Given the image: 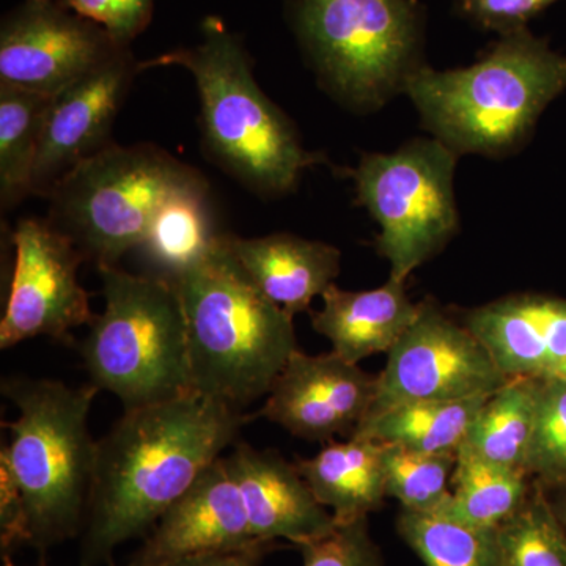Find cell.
Returning <instances> with one entry per match:
<instances>
[{"mask_svg":"<svg viewBox=\"0 0 566 566\" xmlns=\"http://www.w3.org/2000/svg\"><path fill=\"white\" fill-rule=\"evenodd\" d=\"M458 156L441 140L416 139L389 155H364L349 172L357 203L381 227L376 251L390 263V279L406 282L455 237Z\"/></svg>","mask_w":566,"mask_h":566,"instance_id":"cell-9","label":"cell"},{"mask_svg":"<svg viewBox=\"0 0 566 566\" xmlns=\"http://www.w3.org/2000/svg\"><path fill=\"white\" fill-rule=\"evenodd\" d=\"M542 382L534 378L506 379L480 408L463 446L491 463L526 471Z\"/></svg>","mask_w":566,"mask_h":566,"instance_id":"cell-24","label":"cell"},{"mask_svg":"<svg viewBox=\"0 0 566 566\" xmlns=\"http://www.w3.org/2000/svg\"><path fill=\"white\" fill-rule=\"evenodd\" d=\"M230 245L256 289L292 316L308 311L312 301L323 296L340 273V251L322 241L289 233L263 238L230 234Z\"/></svg>","mask_w":566,"mask_h":566,"instance_id":"cell-18","label":"cell"},{"mask_svg":"<svg viewBox=\"0 0 566 566\" xmlns=\"http://www.w3.org/2000/svg\"><path fill=\"white\" fill-rule=\"evenodd\" d=\"M252 419L193 390L125 409L96 446L81 566H115L117 546L150 534Z\"/></svg>","mask_w":566,"mask_h":566,"instance_id":"cell-1","label":"cell"},{"mask_svg":"<svg viewBox=\"0 0 566 566\" xmlns=\"http://www.w3.org/2000/svg\"><path fill=\"white\" fill-rule=\"evenodd\" d=\"M253 542L259 539L252 536L243 497L221 457L159 517L128 566H164Z\"/></svg>","mask_w":566,"mask_h":566,"instance_id":"cell-15","label":"cell"},{"mask_svg":"<svg viewBox=\"0 0 566 566\" xmlns=\"http://www.w3.org/2000/svg\"><path fill=\"white\" fill-rule=\"evenodd\" d=\"M202 33L196 46L139 62V71L188 70L199 92L200 126L211 158L263 196L293 191L301 174L323 156L305 150L293 123L256 84L243 41L219 18H207Z\"/></svg>","mask_w":566,"mask_h":566,"instance_id":"cell-5","label":"cell"},{"mask_svg":"<svg viewBox=\"0 0 566 566\" xmlns=\"http://www.w3.org/2000/svg\"><path fill=\"white\" fill-rule=\"evenodd\" d=\"M227 468L243 497L252 536L259 542H285L300 547L337 527L333 513L319 504L311 486L275 450L234 446Z\"/></svg>","mask_w":566,"mask_h":566,"instance_id":"cell-17","label":"cell"},{"mask_svg":"<svg viewBox=\"0 0 566 566\" xmlns=\"http://www.w3.org/2000/svg\"><path fill=\"white\" fill-rule=\"evenodd\" d=\"M205 181L199 170L151 144H109L52 189L48 221L96 266H111L148 232L175 192Z\"/></svg>","mask_w":566,"mask_h":566,"instance_id":"cell-7","label":"cell"},{"mask_svg":"<svg viewBox=\"0 0 566 566\" xmlns=\"http://www.w3.org/2000/svg\"><path fill=\"white\" fill-rule=\"evenodd\" d=\"M382 455L381 442L348 438L327 442L314 458L297 461L296 468L335 523L348 524L381 509L387 495Z\"/></svg>","mask_w":566,"mask_h":566,"instance_id":"cell-20","label":"cell"},{"mask_svg":"<svg viewBox=\"0 0 566 566\" xmlns=\"http://www.w3.org/2000/svg\"><path fill=\"white\" fill-rule=\"evenodd\" d=\"M485 397L452 401H417L367 417L349 438L370 439L422 453H452L463 446Z\"/></svg>","mask_w":566,"mask_h":566,"instance_id":"cell-21","label":"cell"},{"mask_svg":"<svg viewBox=\"0 0 566 566\" xmlns=\"http://www.w3.org/2000/svg\"><path fill=\"white\" fill-rule=\"evenodd\" d=\"M386 494L401 509L419 513L439 512L449 501L457 453H422L385 444Z\"/></svg>","mask_w":566,"mask_h":566,"instance_id":"cell-28","label":"cell"},{"mask_svg":"<svg viewBox=\"0 0 566 566\" xmlns=\"http://www.w3.org/2000/svg\"><path fill=\"white\" fill-rule=\"evenodd\" d=\"M526 472L547 491L566 488V382L543 381Z\"/></svg>","mask_w":566,"mask_h":566,"instance_id":"cell-29","label":"cell"},{"mask_svg":"<svg viewBox=\"0 0 566 566\" xmlns=\"http://www.w3.org/2000/svg\"><path fill=\"white\" fill-rule=\"evenodd\" d=\"M557 0H458L461 14L501 35L527 29V22Z\"/></svg>","mask_w":566,"mask_h":566,"instance_id":"cell-32","label":"cell"},{"mask_svg":"<svg viewBox=\"0 0 566 566\" xmlns=\"http://www.w3.org/2000/svg\"><path fill=\"white\" fill-rule=\"evenodd\" d=\"M118 50L61 0H25L0 28V84L54 96Z\"/></svg>","mask_w":566,"mask_h":566,"instance_id":"cell-12","label":"cell"},{"mask_svg":"<svg viewBox=\"0 0 566 566\" xmlns=\"http://www.w3.org/2000/svg\"><path fill=\"white\" fill-rule=\"evenodd\" d=\"M279 547L277 542H253L240 549L186 557L164 566H259L268 554Z\"/></svg>","mask_w":566,"mask_h":566,"instance_id":"cell-33","label":"cell"},{"mask_svg":"<svg viewBox=\"0 0 566 566\" xmlns=\"http://www.w3.org/2000/svg\"><path fill=\"white\" fill-rule=\"evenodd\" d=\"M52 95L0 84V200L3 208L32 193V175Z\"/></svg>","mask_w":566,"mask_h":566,"instance_id":"cell-25","label":"cell"},{"mask_svg":"<svg viewBox=\"0 0 566 566\" xmlns=\"http://www.w3.org/2000/svg\"><path fill=\"white\" fill-rule=\"evenodd\" d=\"M376 376L337 353L311 356L297 349L275 379L255 417L281 424L296 438L333 442L352 436L370 411Z\"/></svg>","mask_w":566,"mask_h":566,"instance_id":"cell-14","label":"cell"},{"mask_svg":"<svg viewBox=\"0 0 566 566\" xmlns=\"http://www.w3.org/2000/svg\"><path fill=\"white\" fill-rule=\"evenodd\" d=\"M494 566H566L564 524L535 480L523 506L495 531Z\"/></svg>","mask_w":566,"mask_h":566,"instance_id":"cell-26","label":"cell"},{"mask_svg":"<svg viewBox=\"0 0 566 566\" xmlns=\"http://www.w3.org/2000/svg\"><path fill=\"white\" fill-rule=\"evenodd\" d=\"M139 62L122 48L52 96L32 175V193L48 197L62 178L109 145V134Z\"/></svg>","mask_w":566,"mask_h":566,"instance_id":"cell-13","label":"cell"},{"mask_svg":"<svg viewBox=\"0 0 566 566\" xmlns=\"http://www.w3.org/2000/svg\"><path fill=\"white\" fill-rule=\"evenodd\" d=\"M532 485L534 480L526 471L491 463L461 446L449 501L438 513L472 527L497 531L523 506Z\"/></svg>","mask_w":566,"mask_h":566,"instance_id":"cell-23","label":"cell"},{"mask_svg":"<svg viewBox=\"0 0 566 566\" xmlns=\"http://www.w3.org/2000/svg\"><path fill=\"white\" fill-rule=\"evenodd\" d=\"M219 237L205 180L175 192L159 207L137 251L155 268L156 275L170 281L199 262Z\"/></svg>","mask_w":566,"mask_h":566,"instance_id":"cell-22","label":"cell"},{"mask_svg":"<svg viewBox=\"0 0 566 566\" xmlns=\"http://www.w3.org/2000/svg\"><path fill=\"white\" fill-rule=\"evenodd\" d=\"M464 324L506 378L566 382V300L510 294L472 308Z\"/></svg>","mask_w":566,"mask_h":566,"instance_id":"cell-16","label":"cell"},{"mask_svg":"<svg viewBox=\"0 0 566 566\" xmlns=\"http://www.w3.org/2000/svg\"><path fill=\"white\" fill-rule=\"evenodd\" d=\"M397 532L424 566H494L495 531L472 527L438 512L401 509Z\"/></svg>","mask_w":566,"mask_h":566,"instance_id":"cell-27","label":"cell"},{"mask_svg":"<svg viewBox=\"0 0 566 566\" xmlns=\"http://www.w3.org/2000/svg\"><path fill=\"white\" fill-rule=\"evenodd\" d=\"M170 282L185 314L193 392L237 409L270 394L300 349L293 316L256 289L230 234Z\"/></svg>","mask_w":566,"mask_h":566,"instance_id":"cell-3","label":"cell"},{"mask_svg":"<svg viewBox=\"0 0 566 566\" xmlns=\"http://www.w3.org/2000/svg\"><path fill=\"white\" fill-rule=\"evenodd\" d=\"M506 379L486 346L465 324L433 301H424L415 323L387 353L365 419L417 401L485 397L501 389Z\"/></svg>","mask_w":566,"mask_h":566,"instance_id":"cell-10","label":"cell"},{"mask_svg":"<svg viewBox=\"0 0 566 566\" xmlns=\"http://www.w3.org/2000/svg\"><path fill=\"white\" fill-rule=\"evenodd\" d=\"M554 491V497L551 499L553 501L554 509H556V513L558 520L562 521L566 531V488H558V490Z\"/></svg>","mask_w":566,"mask_h":566,"instance_id":"cell-34","label":"cell"},{"mask_svg":"<svg viewBox=\"0 0 566 566\" xmlns=\"http://www.w3.org/2000/svg\"><path fill=\"white\" fill-rule=\"evenodd\" d=\"M85 20L95 22L118 46L129 48L147 29L155 0H61Z\"/></svg>","mask_w":566,"mask_h":566,"instance_id":"cell-31","label":"cell"},{"mask_svg":"<svg viewBox=\"0 0 566 566\" xmlns=\"http://www.w3.org/2000/svg\"><path fill=\"white\" fill-rule=\"evenodd\" d=\"M566 88V57L527 29L501 35L468 69L420 65L403 91L423 126L457 155L504 156L531 136L547 104Z\"/></svg>","mask_w":566,"mask_h":566,"instance_id":"cell-4","label":"cell"},{"mask_svg":"<svg viewBox=\"0 0 566 566\" xmlns=\"http://www.w3.org/2000/svg\"><path fill=\"white\" fill-rule=\"evenodd\" d=\"M322 297L323 308L312 314V326L352 364L389 353L419 314L405 282L395 279L368 292H346L334 283Z\"/></svg>","mask_w":566,"mask_h":566,"instance_id":"cell-19","label":"cell"},{"mask_svg":"<svg viewBox=\"0 0 566 566\" xmlns=\"http://www.w3.org/2000/svg\"><path fill=\"white\" fill-rule=\"evenodd\" d=\"M98 271L104 311L80 348L92 385L120 398L125 409L192 392L186 319L174 283L117 264Z\"/></svg>","mask_w":566,"mask_h":566,"instance_id":"cell-6","label":"cell"},{"mask_svg":"<svg viewBox=\"0 0 566 566\" xmlns=\"http://www.w3.org/2000/svg\"><path fill=\"white\" fill-rule=\"evenodd\" d=\"M2 564L3 566H17L13 564V560H11V557L7 553L2 554Z\"/></svg>","mask_w":566,"mask_h":566,"instance_id":"cell-35","label":"cell"},{"mask_svg":"<svg viewBox=\"0 0 566 566\" xmlns=\"http://www.w3.org/2000/svg\"><path fill=\"white\" fill-rule=\"evenodd\" d=\"M98 387H69L54 379L10 376L2 394L18 419L2 422L11 439L0 455L2 553L50 547L81 535L95 474L96 446L88 415Z\"/></svg>","mask_w":566,"mask_h":566,"instance_id":"cell-2","label":"cell"},{"mask_svg":"<svg viewBox=\"0 0 566 566\" xmlns=\"http://www.w3.org/2000/svg\"><path fill=\"white\" fill-rule=\"evenodd\" d=\"M11 241L14 264L0 322V348L41 335L73 345V331L95 318L88 293L77 281L85 256L48 219H22Z\"/></svg>","mask_w":566,"mask_h":566,"instance_id":"cell-11","label":"cell"},{"mask_svg":"<svg viewBox=\"0 0 566 566\" xmlns=\"http://www.w3.org/2000/svg\"><path fill=\"white\" fill-rule=\"evenodd\" d=\"M301 43L346 104L381 106L419 69L422 14L412 0H293Z\"/></svg>","mask_w":566,"mask_h":566,"instance_id":"cell-8","label":"cell"},{"mask_svg":"<svg viewBox=\"0 0 566 566\" xmlns=\"http://www.w3.org/2000/svg\"><path fill=\"white\" fill-rule=\"evenodd\" d=\"M297 549L304 566H386L381 549L371 538L368 517L337 524L329 535Z\"/></svg>","mask_w":566,"mask_h":566,"instance_id":"cell-30","label":"cell"}]
</instances>
